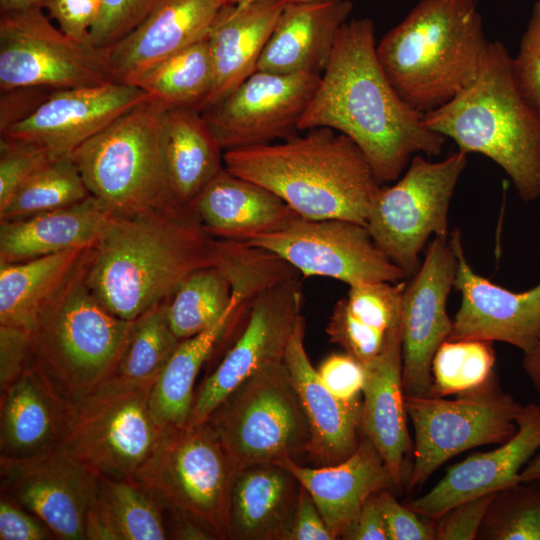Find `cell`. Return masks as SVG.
Returning a JSON list of instances; mask_svg holds the SVG:
<instances>
[{
    "instance_id": "obj_1",
    "label": "cell",
    "mask_w": 540,
    "mask_h": 540,
    "mask_svg": "<svg viewBox=\"0 0 540 540\" xmlns=\"http://www.w3.org/2000/svg\"><path fill=\"white\" fill-rule=\"evenodd\" d=\"M326 127L349 137L380 184L396 181L415 155L436 156L446 138L424 125L386 76L370 18L341 27L329 62L297 128Z\"/></svg>"
},
{
    "instance_id": "obj_2",
    "label": "cell",
    "mask_w": 540,
    "mask_h": 540,
    "mask_svg": "<svg viewBox=\"0 0 540 540\" xmlns=\"http://www.w3.org/2000/svg\"><path fill=\"white\" fill-rule=\"evenodd\" d=\"M213 239L192 212L110 215L88 256L87 286L107 310L133 321L212 265Z\"/></svg>"
},
{
    "instance_id": "obj_3",
    "label": "cell",
    "mask_w": 540,
    "mask_h": 540,
    "mask_svg": "<svg viewBox=\"0 0 540 540\" xmlns=\"http://www.w3.org/2000/svg\"><path fill=\"white\" fill-rule=\"evenodd\" d=\"M278 142L224 151L226 170L280 197L306 219L366 224L381 188L360 148L346 135L312 128Z\"/></svg>"
},
{
    "instance_id": "obj_4",
    "label": "cell",
    "mask_w": 540,
    "mask_h": 540,
    "mask_svg": "<svg viewBox=\"0 0 540 540\" xmlns=\"http://www.w3.org/2000/svg\"><path fill=\"white\" fill-rule=\"evenodd\" d=\"M489 43L475 0H420L376 53L400 97L425 114L476 79Z\"/></svg>"
},
{
    "instance_id": "obj_5",
    "label": "cell",
    "mask_w": 540,
    "mask_h": 540,
    "mask_svg": "<svg viewBox=\"0 0 540 540\" xmlns=\"http://www.w3.org/2000/svg\"><path fill=\"white\" fill-rule=\"evenodd\" d=\"M423 122L459 151L491 159L523 201L540 198V117L519 91L502 42L489 43L476 79Z\"/></svg>"
},
{
    "instance_id": "obj_6",
    "label": "cell",
    "mask_w": 540,
    "mask_h": 540,
    "mask_svg": "<svg viewBox=\"0 0 540 540\" xmlns=\"http://www.w3.org/2000/svg\"><path fill=\"white\" fill-rule=\"evenodd\" d=\"M91 248L29 332L30 365L65 405L113 376L132 324L107 310L88 288Z\"/></svg>"
},
{
    "instance_id": "obj_7",
    "label": "cell",
    "mask_w": 540,
    "mask_h": 540,
    "mask_svg": "<svg viewBox=\"0 0 540 540\" xmlns=\"http://www.w3.org/2000/svg\"><path fill=\"white\" fill-rule=\"evenodd\" d=\"M165 109L150 96L71 154L90 195L111 215L189 212L176 204L167 179L162 151Z\"/></svg>"
},
{
    "instance_id": "obj_8",
    "label": "cell",
    "mask_w": 540,
    "mask_h": 540,
    "mask_svg": "<svg viewBox=\"0 0 540 540\" xmlns=\"http://www.w3.org/2000/svg\"><path fill=\"white\" fill-rule=\"evenodd\" d=\"M153 383L111 377L65 405L56 448L97 475L131 479L164 431L150 405Z\"/></svg>"
},
{
    "instance_id": "obj_9",
    "label": "cell",
    "mask_w": 540,
    "mask_h": 540,
    "mask_svg": "<svg viewBox=\"0 0 540 540\" xmlns=\"http://www.w3.org/2000/svg\"><path fill=\"white\" fill-rule=\"evenodd\" d=\"M239 467L208 421L164 429L153 451L131 478L163 508L228 539L229 504Z\"/></svg>"
},
{
    "instance_id": "obj_10",
    "label": "cell",
    "mask_w": 540,
    "mask_h": 540,
    "mask_svg": "<svg viewBox=\"0 0 540 540\" xmlns=\"http://www.w3.org/2000/svg\"><path fill=\"white\" fill-rule=\"evenodd\" d=\"M239 468L307 453L309 422L284 359L237 386L206 420Z\"/></svg>"
},
{
    "instance_id": "obj_11",
    "label": "cell",
    "mask_w": 540,
    "mask_h": 540,
    "mask_svg": "<svg viewBox=\"0 0 540 540\" xmlns=\"http://www.w3.org/2000/svg\"><path fill=\"white\" fill-rule=\"evenodd\" d=\"M467 164L456 151L440 161L415 155L390 186H381L369 208L366 227L377 246L411 278L430 238L448 237L449 207Z\"/></svg>"
},
{
    "instance_id": "obj_12",
    "label": "cell",
    "mask_w": 540,
    "mask_h": 540,
    "mask_svg": "<svg viewBox=\"0 0 540 540\" xmlns=\"http://www.w3.org/2000/svg\"><path fill=\"white\" fill-rule=\"evenodd\" d=\"M414 433L413 465L407 489L418 491L445 462L471 448L502 444L517 430L523 405L503 392L495 375L484 385L444 397H407Z\"/></svg>"
},
{
    "instance_id": "obj_13",
    "label": "cell",
    "mask_w": 540,
    "mask_h": 540,
    "mask_svg": "<svg viewBox=\"0 0 540 540\" xmlns=\"http://www.w3.org/2000/svg\"><path fill=\"white\" fill-rule=\"evenodd\" d=\"M42 9L38 5L1 12L0 90H58L113 82L106 49L68 37Z\"/></svg>"
},
{
    "instance_id": "obj_14",
    "label": "cell",
    "mask_w": 540,
    "mask_h": 540,
    "mask_svg": "<svg viewBox=\"0 0 540 540\" xmlns=\"http://www.w3.org/2000/svg\"><path fill=\"white\" fill-rule=\"evenodd\" d=\"M243 241L277 254L303 277L331 278L349 287L407 279L377 246L366 225L349 220L299 217L278 231Z\"/></svg>"
},
{
    "instance_id": "obj_15",
    "label": "cell",
    "mask_w": 540,
    "mask_h": 540,
    "mask_svg": "<svg viewBox=\"0 0 540 540\" xmlns=\"http://www.w3.org/2000/svg\"><path fill=\"white\" fill-rule=\"evenodd\" d=\"M302 305L300 275L269 287L250 301L241 332L195 392L187 425L205 422L244 380L284 359L288 342L302 317Z\"/></svg>"
},
{
    "instance_id": "obj_16",
    "label": "cell",
    "mask_w": 540,
    "mask_h": 540,
    "mask_svg": "<svg viewBox=\"0 0 540 540\" xmlns=\"http://www.w3.org/2000/svg\"><path fill=\"white\" fill-rule=\"evenodd\" d=\"M320 76L312 72L277 74L256 70L200 113L223 151L285 140L297 134L298 121Z\"/></svg>"
},
{
    "instance_id": "obj_17",
    "label": "cell",
    "mask_w": 540,
    "mask_h": 540,
    "mask_svg": "<svg viewBox=\"0 0 540 540\" xmlns=\"http://www.w3.org/2000/svg\"><path fill=\"white\" fill-rule=\"evenodd\" d=\"M457 266L449 236H436L406 283L401 301V337L402 383L407 397L432 396V360L452 330L447 301Z\"/></svg>"
},
{
    "instance_id": "obj_18",
    "label": "cell",
    "mask_w": 540,
    "mask_h": 540,
    "mask_svg": "<svg viewBox=\"0 0 540 540\" xmlns=\"http://www.w3.org/2000/svg\"><path fill=\"white\" fill-rule=\"evenodd\" d=\"M1 461V487L63 540L85 539L88 509L98 475L54 448L40 455Z\"/></svg>"
},
{
    "instance_id": "obj_19",
    "label": "cell",
    "mask_w": 540,
    "mask_h": 540,
    "mask_svg": "<svg viewBox=\"0 0 540 540\" xmlns=\"http://www.w3.org/2000/svg\"><path fill=\"white\" fill-rule=\"evenodd\" d=\"M149 97L137 86L115 81L53 90L32 115L1 136L34 145L52 159L71 156L81 144Z\"/></svg>"
},
{
    "instance_id": "obj_20",
    "label": "cell",
    "mask_w": 540,
    "mask_h": 540,
    "mask_svg": "<svg viewBox=\"0 0 540 540\" xmlns=\"http://www.w3.org/2000/svg\"><path fill=\"white\" fill-rule=\"evenodd\" d=\"M449 240L458 260L454 288L461 303L449 340L481 339L530 350L540 338V283L515 292L476 273L468 263L458 229Z\"/></svg>"
},
{
    "instance_id": "obj_21",
    "label": "cell",
    "mask_w": 540,
    "mask_h": 540,
    "mask_svg": "<svg viewBox=\"0 0 540 540\" xmlns=\"http://www.w3.org/2000/svg\"><path fill=\"white\" fill-rule=\"evenodd\" d=\"M540 448V405H523L515 434L499 447L476 453L448 468L426 494L406 506L435 520L453 506L495 493L520 481V473Z\"/></svg>"
},
{
    "instance_id": "obj_22",
    "label": "cell",
    "mask_w": 540,
    "mask_h": 540,
    "mask_svg": "<svg viewBox=\"0 0 540 540\" xmlns=\"http://www.w3.org/2000/svg\"><path fill=\"white\" fill-rule=\"evenodd\" d=\"M226 0H157L144 20L106 49L115 82L130 84L160 61L205 39Z\"/></svg>"
},
{
    "instance_id": "obj_23",
    "label": "cell",
    "mask_w": 540,
    "mask_h": 540,
    "mask_svg": "<svg viewBox=\"0 0 540 540\" xmlns=\"http://www.w3.org/2000/svg\"><path fill=\"white\" fill-rule=\"evenodd\" d=\"M304 329L302 316L288 342L284 362L309 422L307 454L318 466L334 465L351 456L359 445L363 399L343 401L325 386L307 355Z\"/></svg>"
},
{
    "instance_id": "obj_24",
    "label": "cell",
    "mask_w": 540,
    "mask_h": 540,
    "mask_svg": "<svg viewBox=\"0 0 540 540\" xmlns=\"http://www.w3.org/2000/svg\"><path fill=\"white\" fill-rule=\"evenodd\" d=\"M279 465L290 471L309 492L338 539L369 496L386 489L396 491L383 457L362 432L357 449L338 464L305 467L286 458Z\"/></svg>"
},
{
    "instance_id": "obj_25",
    "label": "cell",
    "mask_w": 540,
    "mask_h": 540,
    "mask_svg": "<svg viewBox=\"0 0 540 540\" xmlns=\"http://www.w3.org/2000/svg\"><path fill=\"white\" fill-rule=\"evenodd\" d=\"M363 365L361 432L378 449L390 470L396 491H400L405 462L411 454L402 383L401 321L389 332L381 353Z\"/></svg>"
},
{
    "instance_id": "obj_26",
    "label": "cell",
    "mask_w": 540,
    "mask_h": 540,
    "mask_svg": "<svg viewBox=\"0 0 540 540\" xmlns=\"http://www.w3.org/2000/svg\"><path fill=\"white\" fill-rule=\"evenodd\" d=\"M352 9L350 0L287 2L260 56L257 70L321 75Z\"/></svg>"
},
{
    "instance_id": "obj_27",
    "label": "cell",
    "mask_w": 540,
    "mask_h": 540,
    "mask_svg": "<svg viewBox=\"0 0 540 540\" xmlns=\"http://www.w3.org/2000/svg\"><path fill=\"white\" fill-rule=\"evenodd\" d=\"M287 2L249 0L228 3L222 8L206 37L213 86L204 109L222 100L257 70Z\"/></svg>"
},
{
    "instance_id": "obj_28",
    "label": "cell",
    "mask_w": 540,
    "mask_h": 540,
    "mask_svg": "<svg viewBox=\"0 0 540 540\" xmlns=\"http://www.w3.org/2000/svg\"><path fill=\"white\" fill-rule=\"evenodd\" d=\"M190 211L212 237L240 241L278 231L301 217L270 190L225 167L194 199Z\"/></svg>"
},
{
    "instance_id": "obj_29",
    "label": "cell",
    "mask_w": 540,
    "mask_h": 540,
    "mask_svg": "<svg viewBox=\"0 0 540 540\" xmlns=\"http://www.w3.org/2000/svg\"><path fill=\"white\" fill-rule=\"evenodd\" d=\"M300 489L296 477L279 464L239 468L230 495L228 539L286 540Z\"/></svg>"
},
{
    "instance_id": "obj_30",
    "label": "cell",
    "mask_w": 540,
    "mask_h": 540,
    "mask_svg": "<svg viewBox=\"0 0 540 540\" xmlns=\"http://www.w3.org/2000/svg\"><path fill=\"white\" fill-rule=\"evenodd\" d=\"M95 197L20 219L0 220V262H20L95 245L110 217Z\"/></svg>"
},
{
    "instance_id": "obj_31",
    "label": "cell",
    "mask_w": 540,
    "mask_h": 540,
    "mask_svg": "<svg viewBox=\"0 0 540 540\" xmlns=\"http://www.w3.org/2000/svg\"><path fill=\"white\" fill-rule=\"evenodd\" d=\"M65 403L31 365L1 391L0 459L21 460L56 448Z\"/></svg>"
},
{
    "instance_id": "obj_32",
    "label": "cell",
    "mask_w": 540,
    "mask_h": 540,
    "mask_svg": "<svg viewBox=\"0 0 540 540\" xmlns=\"http://www.w3.org/2000/svg\"><path fill=\"white\" fill-rule=\"evenodd\" d=\"M162 151L172 196L181 209L191 212L194 199L224 169V151L200 112L167 107Z\"/></svg>"
},
{
    "instance_id": "obj_33",
    "label": "cell",
    "mask_w": 540,
    "mask_h": 540,
    "mask_svg": "<svg viewBox=\"0 0 540 540\" xmlns=\"http://www.w3.org/2000/svg\"><path fill=\"white\" fill-rule=\"evenodd\" d=\"M250 301L243 293L233 290L229 307L211 327L179 342L150 392L152 412L163 429L187 426L195 396L194 384L201 367Z\"/></svg>"
},
{
    "instance_id": "obj_34",
    "label": "cell",
    "mask_w": 540,
    "mask_h": 540,
    "mask_svg": "<svg viewBox=\"0 0 540 540\" xmlns=\"http://www.w3.org/2000/svg\"><path fill=\"white\" fill-rule=\"evenodd\" d=\"M90 248L20 262H0V324L30 332Z\"/></svg>"
},
{
    "instance_id": "obj_35",
    "label": "cell",
    "mask_w": 540,
    "mask_h": 540,
    "mask_svg": "<svg viewBox=\"0 0 540 540\" xmlns=\"http://www.w3.org/2000/svg\"><path fill=\"white\" fill-rule=\"evenodd\" d=\"M163 509L134 480L98 475L96 494L86 516L85 538L168 539Z\"/></svg>"
},
{
    "instance_id": "obj_36",
    "label": "cell",
    "mask_w": 540,
    "mask_h": 540,
    "mask_svg": "<svg viewBox=\"0 0 540 540\" xmlns=\"http://www.w3.org/2000/svg\"><path fill=\"white\" fill-rule=\"evenodd\" d=\"M130 84L167 108L201 112L213 86V67L207 39L153 65Z\"/></svg>"
},
{
    "instance_id": "obj_37",
    "label": "cell",
    "mask_w": 540,
    "mask_h": 540,
    "mask_svg": "<svg viewBox=\"0 0 540 540\" xmlns=\"http://www.w3.org/2000/svg\"><path fill=\"white\" fill-rule=\"evenodd\" d=\"M232 288L214 265L189 274L166 301L171 330L179 340L195 336L211 327L227 310Z\"/></svg>"
},
{
    "instance_id": "obj_38",
    "label": "cell",
    "mask_w": 540,
    "mask_h": 540,
    "mask_svg": "<svg viewBox=\"0 0 540 540\" xmlns=\"http://www.w3.org/2000/svg\"><path fill=\"white\" fill-rule=\"evenodd\" d=\"M166 301L132 321L112 377L131 382L155 381L181 341L170 328Z\"/></svg>"
},
{
    "instance_id": "obj_39",
    "label": "cell",
    "mask_w": 540,
    "mask_h": 540,
    "mask_svg": "<svg viewBox=\"0 0 540 540\" xmlns=\"http://www.w3.org/2000/svg\"><path fill=\"white\" fill-rule=\"evenodd\" d=\"M90 193L71 158L49 161L0 207V220L25 218L78 203Z\"/></svg>"
},
{
    "instance_id": "obj_40",
    "label": "cell",
    "mask_w": 540,
    "mask_h": 540,
    "mask_svg": "<svg viewBox=\"0 0 540 540\" xmlns=\"http://www.w3.org/2000/svg\"><path fill=\"white\" fill-rule=\"evenodd\" d=\"M492 343L481 339L445 340L432 360V396L458 395L488 382L495 375Z\"/></svg>"
},
{
    "instance_id": "obj_41",
    "label": "cell",
    "mask_w": 540,
    "mask_h": 540,
    "mask_svg": "<svg viewBox=\"0 0 540 540\" xmlns=\"http://www.w3.org/2000/svg\"><path fill=\"white\" fill-rule=\"evenodd\" d=\"M477 539L540 540V480L498 491Z\"/></svg>"
},
{
    "instance_id": "obj_42",
    "label": "cell",
    "mask_w": 540,
    "mask_h": 540,
    "mask_svg": "<svg viewBox=\"0 0 540 540\" xmlns=\"http://www.w3.org/2000/svg\"><path fill=\"white\" fill-rule=\"evenodd\" d=\"M157 0H100L90 29V42L108 49L133 31L149 14Z\"/></svg>"
},
{
    "instance_id": "obj_43",
    "label": "cell",
    "mask_w": 540,
    "mask_h": 540,
    "mask_svg": "<svg viewBox=\"0 0 540 540\" xmlns=\"http://www.w3.org/2000/svg\"><path fill=\"white\" fill-rule=\"evenodd\" d=\"M511 69L519 91L540 117V0L532 7Z\"/></svg>"
},
{
    "instance_id": "obj_44",
    "label": "cell",
    "mask_w": 540,
    "mask_h": 540,
    "mask_svg": "<svg viewBox=\"0 0 540 540\" xmlns=\"http://www.w3.org/2000/svg\"><path fill=\"white\" fill-rule=\"evenodd\" d=\"M326 333L331 343L338 345L343 352L362 364L369 363L381 353L389 334L363 327L347 311L340 299L332 309Z\"/></svg>"
},
{
    "instance_id": "obj_45",
    "label": "cell",
    "mask_w": 540,
    "mask_h": 540,
    "mask_svg": "<svg viewBox=\"0 0 540 540\" xmlns=\"http://www.w3.org/2000/svg\"><path fill=\"white\" fill-rule=\"evenodd\" d=\"M52 159L40 148L12 139L0 138V207L41 167Z\"/></svg>"
},
{
    "instance_id": "obj_46",
    "label": "cell",
    "mask_w": 540,
    "mask_h": 540,
    "mask_svg": "<svg viewBox=\"0 0 540 540\" xmlns=\"http://www.w3.org/2000/svg\"><path fill=\"white\" fill-rule=\"evenodd\" d=\"M497 492L463 501L434 520L435 540L477 539L484 517Z\"/></svg>"
},
{
    "instance_id": "obj_47",
    "label": "cell",
    "mask_w": 540,
    "mask_h": 540,
    "mask_svg": "<svg viewBox=\"0 0 540 540\" xmlns=\"http://www.w3.org/2000/svg\"><path fill=\"white\" fill-rule=\"evenodd\" d=\"M388 540H435L434 520H423L406 505H401L391 490L377 493Z\"/></svg>"
},
{
    "instance_id": "obj_48",
    "label": "cell",
    "mask_w": 540,
    "mask_h": 540,
    "mask_svg": "<svg viewBox=\"0 0 540 540\" xmlns=\"http://www.w3.org/2000/svg\"><path fill=\"white\" fill-rule=\"evenodd\" d=\"M325 386L339 399L362 398L365 382L364 365L347 353L331 354L317 369Z\"/></svg>"
},
{
    "instance_id": "obj_49",
    "label": "cell",
    "mask_w": 540,
    "mask_h": 540,
    "mask_svg": "<svg viewBox=\"0 0 540 540\" xmlns=\"http://www.w3.org/2000/svg\"><path fill=\"white\" fill-rule=\"evenodd\" d=\"M42 8L48 11L59 29L68 37L90 42L89 33L98 13L99 4L94 0H43Z\"/></svg>"
},
{
    "instance_id": "obj_50",
    "label": "cell",
    "mask_w": 540,
    "mask_h": 540,
    "mask_svg": "<svg viewBox=\"0 0 540 540\" xmlns=\"http://www.w3.org/2000/svg\"><path fill=\"white\" fill-rule=\"evenodd\" d=\"M30 364L29 332L0 324V390L16 380Z\"/></svg>"
},
{
    "instance_id": "obj_51",
    "label": "cell",
    "mask_w": 540,
    "mask_h": 540,
    "mask_svg": "<svg viewBox=\"0 0 540 540\" xmlns=\"http://www.w3.org/2000/svg\"><path fill=\"white\" fill-rule=\"evenodd\" d=\"M53 90L40 86H22L0 93V134L32 115Z\"/></svg>"
},
{
    "instance_id": "obj_52",
    "label": "cell",
    "mask_w": 540,
    "mask_h": 540,
    "mask_svg": "<svg viewBox=\"0 0 540 540\" xmlns=\"http://www.w3.org/2000/svg\"><path fill=\"white\" fill-rule=\"evenodd\" d=\"M17 504L11 497H1V540H46L54 536L40 519L29 515Z\"/></svg>"
},
{
    "instance_id": "obj_53",
    "label": "cell",
    "mask_w": 540,
    "mask_h": 540,
    "mask_svg": "<svg viewBox=\"0 0 540 540\" xmlns=\"http://www.w3.org/2000/svg\"><path fill=\"white\" fill-rule=\"evenodd\" d=\"M309 492L301 486L286 540H336Z\"/></svg>"
},
{
    "instance_id": "obj_54",
    "label": "cell",
    "mask_w": 540,
    "mask_h": 540,
    "mask_svg": "<svg viewBox=\"0 0 540 540\" xmlns=\"http://www.w3.org/2000/svg\"><path fill=\"white\" fill-rule=\"evenodd\" d=\"M340 539L388 540L377 493L367 498L357 516L343 532Z\"/></svg>"
},
{
    "instance_id": "obj_55",
    "label": "cell",
    "mask_w": 540,
    "mask_h": 540,
    "mask_svg": "<svg viewBox=\"0 0 540 540\" xmlns=\"http://www.w3.org/2000/svg\"><path fill=\"white\" fill-rule=\"evenodd\" d=\"M173 512L176 518L175 524L172 526V532L169 533L171 538L181 540H208L216 538L204 525L179 512Z\"/></svg>"
},
{
    "instance_id": "obj_56",
    "label": "cell",
    "mask_w": 540,
    "mask_h": 540,
    "mask_svg": "<svg viewBox=\"0 0 540 540\" xmlns=\"http://www.w3.org/2000/svg\"><path fill=\"white\" fill-rule=\"evenodd\" d=\"M523 354V369L533 387L540 394V338L530 350Z\"/></svg>"
},
{
    "instance_id": "obj_57",
    "label": "cell",
    "mask_w": 540,
    "mask_h": 540,
    "mask_svg": "<svg viewBox=\"0 0 540 540\" xmlns=\"http://www.w3.org/2000/svg\"><path fill=\"white\" fill-rule=\"evenodd\" d=\"M540 480V455L534 456L522 469L520 481L527 483Z\"/></svg>"
},
{
    "instance_id": "obj_58",
    "label": "cell",
    "mask_w": 540,
    "mask_h": 540,
    "mask_svg": "<svg viewBox=\"0 0 540 540\" xmlns=\"http://www.w3.org/2000/svg\"><path fill=\"white\" fill-rule=\"evenodd\" d=\"M43 0H0V11H13L41 6Z\"/></svg>"
},
{
    "instance_id": "obj_59",
    "label": "cell",
    "mask_w": 540,
    "mask_h": 540,
    "mask_svg": "<svg viewBox=\"0 0 540 540\" xmlns=\"http://www.w3.org/2000/svg\"><path fill=\"white\" fill-rule=\"evenodd\" d=\"M288 2H314L320 0H287Z\"/></svg>"
},
{
    "instance_id": "obj_60",
    "label": "cell",
    "mask_w": 540,
    "mask_h": 540,
    "mask_svg": "<svg viewBox=\"0 0 540 540\" xmlns=\"http://www.w3.org/2000/svg\"><path fill=\"white\" fill-rule=\"evenodd\" d=\"M227 2L229 3H240V2H245V1H249V0H226Z\"/></svg>"
},
{
    "instance_id": "obj_61",
    "label": "cell",
    "mask_w": 540,
    "mask_h": 540,
    "mask_svg": "<svg viewBox=\"0 0 540 540\" xmlns=\"http://www.w3.org/2000/svg\"><path fill=\"white\" fill-rule=\"evenodd\" d=\"M94 1H96L98 4H99V2H100V0H94Z\"/></svg>"
}]
</instances>
